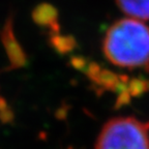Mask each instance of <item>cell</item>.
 Returning <instances> with one entry per match:
<instances>
[{
	"label": "cell",
	"mask_w": 149,
	"mask_h": 149,
	"mask_svg": "<svg viewBox=\"0 0 149 149\" xmlns=\"http://www.w3.org/2000/svg\"><path fill=\"white\" fill-rule=\"evenodd\" d=\"M102 52L112 64L119 68L148 66L149 27L137 19H120L106 32Z\"/></svg>",
	"instance_id": "cell-1"
},
{
	"label": "cell",
	"mask_w": 149,
	"mask_h": 149,
	"mask_svg": "<svg viewBox=\"0 0 149 149\" xmlns=\"http://www.w3.org/2000/svg\"><path fill=\"white\" fill-rule=\"evenodd\" d=\"M94 149H149V121L115 117L102 126Z\"/></svg>",
	"instance_id": "cell-2"
},
{
	"label": "cell",
	"mask_w": 149,
	"mask_h": 149,
	"mask_svg": "<svg viewBox=\"0 0 149 149\" xmlns=\"http://www.w3.org/2000/svg\"><path fill=\"white\" fill-rule=\"evenodd\" d=\"M1 40H2L3 47L8 57L10 66L12 68L24 66L26 63V56L21 45L19 44L15 36L12 16H9L6 19V22L3 26L2 31H1Z\"/></svg>",
	"instance_id": "cell-3"
},
{
	"label": "cell",
	"mask_w": 149,
	"mask_h": 149,
	"mask_svg": "<svg viewBox=\"0 0 149 149\" xmlns=\"http://www.w3.org/2000/svg\"><path fill=\"white\" fill-rule=\"evenodd\" d=\"M32 20L35 24L49 28L52 33L59 32L58 10L49 3H40L32 10Z\"/></svg>",
	"instance_id": "cell-4"
},
{
	"label": "cell",
	"mask_w": 149,
	"mask_h": 149,
	"mask_svg": "<svg viewBox=\"0 0 149 149\" xmlns=\"http://www.w3.org/2000/svg\"><path fill=\"white\" fill-rule=\"evenodd\" d=\"M116 4L130 18L140 21L149 20V0H116Z\"/></svg>",
	"instance_id": "cell-5"
},
{
	"label": "cell",
	"mask_w": 149,
	"mask_h": 149,
	"mask_svg": "<svg viewBox=\"0 0 149 149\" xmlns=\"http://www.w3.org/2000/svg\"><path fill=\"white\" fill-rule=\"evenodd\" d=\"M50 42L59 53H66L74 47V40L72 36H63L59 33H53Z\"/></svg>",
	"instance_id": "cell-6"
}]
</instances>
